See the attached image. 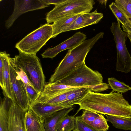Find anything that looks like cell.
I'll list each match as a JSON object with an SVG mask.
<instances>
[{
  "label": "cell",
  "instance_id": "6da1fadb",
  "mask_svg": "<svg viewBox=\"0 0 131 131\" xmlns=\"http://www.w3.org/2000/svg\"><path fill=\"white\" fill-rule=\"evenodd\" d=\"M80 106L76 114L86 110L104 115L131 118V105L122 93L112 91L106 93L90 91L78 103Z\"/></svg>",
  "mask_w": 131,
  "mask_h": 131
},
{
  "label": "cell",
  "instance_id": "7a4b0ae2",
  "mask_svg": "<svg viewBox=\"0 0 131 131\" xmlns=\"http://www.w3.org/2000/svg\"><path fill=\"white\" fill-rule=\"evenodd\" d=\"M104 34L103 32H100L92 38L84 40L74 48L69 50L51 76L49 82L54 83L62 79L85 62L88 53L95 43L103 38Z\"/></svg>",
  "mask_w": 131,
  "mask_h": 131
},
{
  "label": "cell",
  "instance_id": "3957f363",
  "mask_svg": "<svg viewBox=\"0 0 131 131\" xmlns=\"http://www.w3.org/2000/svg\"><path fill=\"white\" fill-rule=\"evenodd\" d=\"M19 52L15 57H10V62L20 68L34 87L41 92L46 84L45 79L39 59L36 55Z\"/></svg>",
  "mask_w": 131,
  "mask_h": 131
},
{
  "label": "cell",
  "instance_id": "277c9868",
  "mask_svg": "<svg viewBox=\"0 0 131 131\" xmlns=\"http://www.w3.org/2000/svg\"><path fill=\"white\" fill-rule=\"evenodd\" d=\"M102 74L88 67L85 62L62 79L54 83L74 87L89 86L103 83Z\"/></svg>",
  "mask_w": 131,
  "mask_h": 131
},
{
  "label": "cell",
  "instance_id": "5b68a950",
  "mask_svg": "<svg viewBox=\"0 0 131 131\" xmlns=\"http://www.w3.org/2000/svg\"><path fill=\"white\" fill-rule=\"evenodd\" d=\"M94 0H66L56 6L47 14V24L66 16L89 13L93 8Z\"/></svg>",
  "mask_w": 131,
  "mask_h": 131
},
{
  "label": "cell",
  "instance_id": "8992f818",
  "mask_svg": "<svg viewBox=\"0 0 131 131\" xmlns=\"http://www.w3.org/2000/svg\"><path fill=\"white\" fill-rule=\"evenodd\" d=\"M52 25L46 24L30 33L19 42L15 47L19 51L36 55L37 52L52 38Z\"/></svg>",
  "mask_w": 131,
  "mask_h": 131
},
{
  "label": "cell",
  "instance_id": "52a82bcc",
  "mask_svg": "<svg viewBox=\"0 0 131 131\" xmlns=\"http://www.w3.org/2000/svg\"><path fill=\"white\" fill-rule=\"evenodd\" d=\"M120 22L112 23L111 31L114 36L117 52L116 70L127 73L131 70V57L126 46L125 42L128 37L127 33L122 31Z\"/></svg>",
  "mask_w": 131,
  "mask_h": 131
},
{
  "label": "cell",
  "instance_id": "ba28073f",
  "mask_svg": "<svg viewBox=\"0 0 131 131\" xmlns=\"http://www.w3.org/2000/svg\"><path fill=\"white\" fill-rule=\"evenodd\" d=\"M9 71L13 100L27 112L30 105L25 84L10 62Z\"/></svg>",
  "mask_w": 131,
  "mask_h": 131
},
{
  "label": "cell",
  "instance_id": "9c48e42d",
  "mask_svg": "<svg viewBox=\"0 0 131 131\" xmlns=\"http://www.w3.org/2000/svg\"><path fill=\"white\" fill-rule=\"evenodd\" d=\"M14 8L12 15L6 21L5 26L9 29L22 14L28 12L44 8L49 5L42 0H15Z\"/></svg>",
  "mask_w": 131,
  "mask_h": 131
},
{
  "label": "cell",
  "instance_id": "30bf717a",
  "mask_svg": "<svg viewBox=\"0 0 131 131\" xmlns=\"http://www.w3.org/2000/svg\"><path fill=\"white\" fill-rule=\"evenodd\" d=\"M87 38L86 35L81 32H76L72 36L52 48H48L41 55L43 58L52 59L60 52L77 46Z\"/></svg>",
  "mask_w": 131,
  "mask_h": 131
},
{
  "label": "cell",
  "instance_id": "8fae6325",
  "mask_svg": "<svg viewBox=\"0 0 131 131\" xmlns=\"http://www.w3.org/2000/svg\"><path fill=\"white\" fill-rule=\"evenodd\" d=\"M26 112L13 100L8 112L9 131H26L24 119Z\"/></svg>",
  "mask_w": 131,
  "mask_h": 131
},
{
  "label": "cell",
  "instance_id": "7c38bea8",
  "mask_svg": "<svg viewBox=\"0 0 131 131\" xmlns=\"http://www.w3.org/2000/svg\"><path fill=\"white\" fill-rule=\"evenodd\" d=\"M103 17V14L98 12L96 10L92 12L81 14L71 24L63 30V32L78 30L97 24Z\"/></svg>",
  "mask_w": 131,
  "mask_h": 131
},
{
  "label": "cell",
  "instance_id": "4fadbf2b",
  "mask_svg": "<svg viewBox=\"0 0 131 131\" xmlns=\"http://www.w3.org/2000/svg\"><path fill=\"white\" fill-rule=\"evenodd\" d=\"M44 119L36 115L30 109L26 112L24 119L26 131H45Z\"/></svg>",
  "mask_w": 131,
  "mask_h": 131
},
{
  "label": "cell",
  "instance_id": "5bb4252c",
  "mask_svg": "<svg viewBox=\"0 0 131 131\" xmlns=\"http://www.w3.org/2000/svg\"><path fill=\"white\" fill-rule=\"evenodd\" d=\"M69 107H70L35 102L30 105L29 108L39 117L43 119L60 110Z\"/></svg>",
  "mask_w": 131,
  "mask_h": 131
},
{
  "label": "cell",
  "instance_id": "9a60e30c",
  "mask_svg": "<svg viewBox=\"0 0 131 131\" xmlns=\"http://www.w3.org/2000/svg\"><path fill=\"white\" fill-rule=\"evenodd\" d=\"M79 87H74L70 88L62 93L55 95L49 96L40 95L34 103L38 102L51 105H58L65 100L69 95Z\"/></svg>",
  "mask_w": 131,
  "mask_h": 131
},
{
  "label": "cell",
  "instance_id": "2e32d148",
  "mask_svg": "<svg viewBox=\"0 0 131 131\" xmlns=\"http://www.w3.org/2000/svg\"><path fill=\"white\" fill-rule=\"evenodd\" d=\"M73 107L61 110L43 118L45 131H57L56 127L58 122L72 110L74 108Z\"/></svg>",
  "mask_w": 131,
  "mask_h": 131
},
{
  "label": "cell",
  "instance_id": "e0dca14e",
  "mask_svg": "<svg viewBox=\"0 0 131 131\" xmlns=\"http://www.w3.org/2000/svg\"><path fill=\"white\" fill-rule=\"evenodd\" d=\"M90 91L89 86L78 88L69 95L65 100L58 105L68 107L73 106L74 105L77 104Z\"/></svg>",
  "mask_w": 131,
  "mask_h": 131
},
{
  "label": "cell",
  "instance_id": "ac0fdd59",
  "mask_svg": "<svg viewBox=\"0 0 131 131\" xmlns=\"http://www.w3.org/2000/svg\"><path fill=\"white\" fill-rule=\"evenodd\" d=\"M13 100L7 97L1 98L0 131H9L8 112Z\"/></svg>",
  "mask_w": 131,
  "mask_h": 131
},
{
  "label": "cell",
  "instance_id": "d6986e66",
  "mask_svg": "<svg viewBox=\"0 0 131 131\" xmlns=\"http://www.w3.org/2000/svg\"><path fill=\"white\" fill-rule=\"evenodd\" d=\"M4 56V71L3 74L4 90L3 93L5 97L13 100L11 87L9 71V58L10 54L5 51L2 52Z\"/></svg>",
  "mask_w": 131,
  "mask_h": 131
},
{
  "label": "cell",
  "instance_id": "ffe728a7",
  "mask_svg": "<svg viewBox=\"0 0 131 131\" xmlns=\"http://www.w3.org/2000/svg\"><path fill=\"white\" fill-rule=\"evenodd\" d=\"M80 14L66 16L53 23L52 24L53 29L52 38L56 37L59 34L63 32V30L71 24Z\"/></svg>",
  "mask_w": 131,
  "mask_h": 131
},
{
  "label": "cell",
  "instance_id": "44dd1931",
  "mask_svg": "<svg viewBox=\"0 0 131 131\" xmlns=\"http://www.w3.org/2000/svg\"><path fill=\"white\" fill-rule=\"evenodd\" d=\"M107 121L111 122L113 126L118 129L131 130V118L105 115Z\"/></svg>",
  "mask_w": 131,
  "mask_h": 131
},
{
  "label": "cell",
  "instance_id": "7402d4cb",
  "mask_svg": "<svg viewBox=\"0 0 131 131\" xmlns=\"http://www.w3.org/2000/svg\"><path fill=\"white\" fill-rule=\"evenodd\" d=\"M74 87L49 82L45 84L40 95L49 96L58 94Z\"/></svg>",
  "mask_w": 131,
  "mask_h": 131
},
{
  "label": "cell",
  "instance_id": "603a6c76",
  "mask_svg": "<svg viewBox=\"0 0 131 131\" xmlns=\"http://www.w3.org/2000/svg\"><path fill=\"white\" fill-rule=\"evenodd\" d=\"M75 115H67L59 119L56 125L57 131H71L73 130L75 125Z\"/></svg>",
  "mask_w": 131,
  "mask_h": 131
},
{
  "label": "cell",
  "instance_id": "cb8c5ba5",
  "mask_svg": "<svg viewBox=\"0 0 131 131\" xmlns=\"http://www.w3.org/2000/svg\"><path fill=\"white\" fill-rule=\"evenodd\" d=\"M108 82L113 91L119 93H125L131 90V87L123 82L113 77L108 78Z\"/></svg>",
  "mask_w": 131,
  "mask_h": 131
},
{
  "label": "cell",
  "instance_id": "d4e9b609",
  "mask_svg": "<svg viewBox=\"0 0 131 131\" xmlns=\"http://www.w3.org/2000/svg\"><path fill=\"white\" fill-rule=\"evenodd\" d=\"M107 122V119L104 116L100 114L89 125L99 131H107L109 127Z\"/></svg>",
  "mask_w": 131,
  "mask_h": 131
},
{
  "label": "cell",
  "instance_id": "484cf974",
  "mask_svg": "<svg viewBox=\"0 0 131 131\" xmlns=\"http://www.w3.org/2000/svg\"><path fill=\"white\" fill-rule=\"evenodd\" d=\"M115 2L127 17L131 19V0H115Z\"/></svg>",
  "mask_w": 131,
  "mask_h": 131
},
{
  "label": "cell",
  "instance_id": "4316f807",
  "mask_svg": "<svg viewBox=\"0 0 131 131\" xmlns=\"http://www.w3.org/2000/svg\"><path fill=\"white\" fill-rule=\"evenodd\" d=\"M109 7L117 19L122 25H124L127 22L128 18L122 12L115 3L112 2L109 5Z\"/></svg>",
  "mask_w": 131,
  "mask_h": 131
},
{
  "label": "cell",
  "instance_id": "83f0119b",
  "mask_svg": "<svg viewBox=\"0 0 131 131\" xmlns=\"http://www.w3.org/2000/svg\"><path fill=\"white\" fill-rule=\"evenodd\" d=\"M25 84L30 105L34 103L38 98L41 92L31 85Z\"/></svg>",
  "mask_w": 131,
  "mask_h": 131
},
{
  "label": "cell",
  "instance_id": "f1b7e54d",
  "mask_svg": "<svg viewBox=\"0 0 131 131\" xmlns=\"http://www.w3.org/2000/svg\"><path fill=\"white\" fill-rule=\"evenodd\" d=\"M75 125L73 131H99L82 121L79 116L75 118Z\"/></svg>",
  "mask_w": 131,
  "mask_h": 131
},
{
  "label": "cell",
  "instance_id": "f546056e",
  "mask_svg": "<svg viewBox=\"0 0 131 131\" xmlns=\"http://www.w3.org/2000/svg\"><path fill=\"white\" fill-rule=\"evenodd\" d=\"M99 114L89 110H84L83 111L82 115L79 117L82 121L89 125L93 121Z\"/></svg>",
  "mask_w": 131,
  "mask_h": 131
},
{
  "label": "cell",
  "instance_id": "4dcf8cb0",
  "mask_svg": "<svg viewBox=\"0 0 131 131\" xmlns=\"http://www.w3.org/2000/svg\"><path fill=\"white\" fill-rule=\"evenodd\" d=\"M9 62L25 84L30 85L34 87L30 82L25 72L20 68L11 63L10 61Z\"/></svg>",
  "mask_w": 131,
  "mask_h": 131
},
{
  "label": "cell",
  "instance_id": "1f68e13d",
  "mask_svg": "<svg viewBox=\"0 0 131 131\" xmlns=\"http://www.w3.org/2000/svg\"><path fill=\"white\" fill-rule=\"evenodd\" d=\"M109 84L106 83H102L100 84L89 86L90 91L94 92H98L106 90L110 88Z\"/></svg>",
  "mask_w": 131,
  "mask_h": 131
},
{
  "label": "cell",
  "instance_id": "d6a6232c",
  "mask_svg": "<svg viewBox=\"0 0 131 131\" xmlns=\"http://www.w3.org/2000/svg\"><path fill=\"white\" fill-rule=\"evenodd\" d=\"M4 65V56L2 52H0V84L3 91L4 90L3 79Z\"/></svg>",
  "mask_w": 131,
  "mask_h": 131
},
{
  "label": "cell",
  "instance_id": "836d02e7",
  "mask_svg": "<svg viewBox=\"0 0 131 131\" xmlns=\"http://www.w3.org/2000/svg\"><path fill=\"white\" fill-rule=\"evenodd\" d=\"M45 3L49 5L53 4L55 6L65 1L66 0H42Z\"/></svg>",
  "mask_w": 131,
  "mask_h": 131
},
{
  "label": "cell",
  "instance_id": "e575fe53",
  "mask_svg": "<svg viewBox=\"0 0 131 131\" xmlns=\"http://www.w3.org/2000/svg\"><path fill=\"white\" fill-rule=\"evenodd\" d=\"M128 18V20L126 24L124 25H122V27L124 31L126 32H128L131 34V19Z\"/></svg>",
  "mask_w": 131,
  "mask_h": 131
},
{
  "label": "cell",
  "instance_id": "d590c367",
  "mask_svg": "<svg viewBox=\"0 0 131 131\" xmlns=\"http://www.w3.org/2000/svg\"><path fill=\"white\" fill-rule=\"evenodd\" d=\"M98 1L101 4H103L105 6L107 1V0H98Z\"/></svg>",
  "mask_w": 131,
  "mask_h": 131
},
{
  "label": "cell",
  "instance_id": "8d00e7d4",
  "mask_svg": "<svg viewBox=\"0 0 131 131\" xmlns=\"http://www.w3.org/2000/svg\"><path fill=\"white\" fill-rule=\"evenodd\" d=\"M128 37V38L131 43V34L129 32H127Z\"/></svg>",
  "mask_w": 131,
  "mask_h": 131
}]
</instances>
